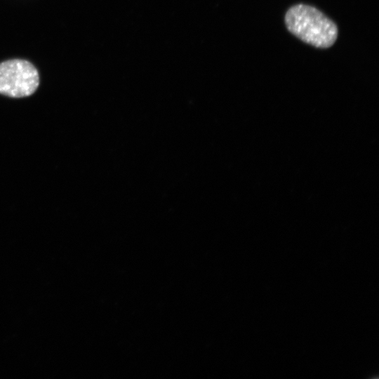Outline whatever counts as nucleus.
<instances>
[{
	"label": "nucleus",
	"mask_w": 379,
	"mask_h": 379,
	"mask_svg": "<svg viewBox=\"0 0 379 379\" xmlns=\"http://www.w3.org/2000/svg\"><path fill=\"white\" fill-rule=\"evenodd\" d=\"M284 19L288 30L306 44L327 48L336 41V25L312 6L294 5L286 11Z\"/></svg>",
	"instance_id": "1"
},
{
	"label": "nucleus",
	"mask_w": 379,
	"mask_h": 379,
	"mask_svg": "<svg viewBox=\"0 0 379 379\" xmlns=\"http://www.w3.org/2000/svg\"><path fill=\"white\" fill-rule=\"evenodd\" d=\"M39 84L35 67L25 60L13 59L0 64V93L11 98L29 96Z\"/></svg>",
	"instance_id": "2"
}]
</instances>
